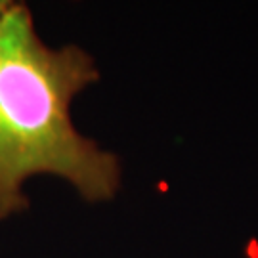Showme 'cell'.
<instances>
[{"instance_id": "2", "label": "cell", "mask_w": 258, "mask_h": 258, "mask_svg": "<svg viewBox=\"0 0 258 258\" xmlns=\"http://www.w3.org/2000/svg\"><path fill=\"white\" fill-rule=\"evenodd\" d=\"M10 6H12V2H2V0H0V18H2V16L8 12Z\"/></svg>"}, {"instance_id": "1", "label": "cell", "mask_w": 258, "mask_h": 258, "mask_svg": "<svg viewBox=\"0 0 258 258\" xmlns=\"http://www.w3.org/2000/svg\"><path fill=\"white\" fill-rule=\"evenodd\" d=\"M100 79L79 46L50 48L23 4L0 18V220L27 209L29 178H63L86 201H107L120 185L117 155L83 136L73 98Z\"/></svg>"}]
</instances>
